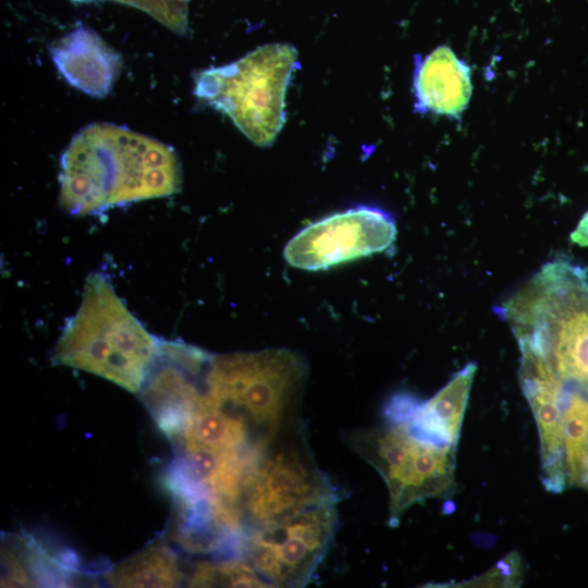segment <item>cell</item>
<instances>
[{
    "label": "cell",
    "instance_id": "cell-14",
    "mask_svg": "<svg viewBox=\"0 0 588 588\" xmlns=\"http://www.w3.org/2000/svg\"><path fill=\"white\" fill-rule=\"evenodd\" d=\"M105 578L112 587H175L183 573L175 552L159 539L111 567Z\"/></svg>",
    "mask_w": 588,
    "mask_h": 588
},
{
    "label": "cell",
    "instance_id": "cell-16",
    "mask_svg": "<svg viewBox=\"0 0 588 588\" xmlns=\"http://www.w3.org/2000/svg\"><path fill=\"white\" fill-rule=\"evenodd\" d=\"M90 1V0H76ZM130 4L150 14L171 30L184 35L187 30L188 0H112Z\"/></svg>",
    "mask_w": 588,
    "mask_h": 588
},
{
    "label": "cell",
    "instance_id": "cell-11",
    "mask_svg": "<svg viewBox=\"0 0 588 588\" xmlns=\"http://www.w3.org/2000/svg\"><path fill=\"white\" fill-rule=\"evenodd\" d=\"M476 370L475 363L467 364L422 403H416L406 395H396L388 406L387 415L389 418H406L426 437L457 446Z\"/></svg>",
    "mask_w": 588,
    "mask_h": 588
},
{
    "label": "cell",
    "instance_id": "cell-1",
    "mask_svg": "<svg viewBox=\"0 0 588 588\" xmlns=\"http://www.w3.org/2000/svg\"><path fill=\"white\" fill-rule=\"evenodd\" d=\"M181 164L168 145L109 123L84 127L61 158L60 206L70 215L160 198L180 191Z\"/></svg>",
    "mask_w": 588,
    "mask_h": 588
},
{
    "label": "cell",
    "instance_id": "cell-12",
    "mask_svg": "<svg viewBox=\"0 0 588 588\" xmlns=\"http://www.w3.org/2000/svg\"><path fill=\"white\" fill-rule=\"evenodd\" d=\"M414 88L418 109L458 117L471 96L470 69L450 47L440 46L417 65Z\"/></svg>",
    "mask_w": 588,
    "mask_h": 588
},
{
    "label": "cell",
    "instance_id": "cell-10",
    "mask_svg": "<svg viewBox=\"0 0 588 588\" xmlns=\"http://www.w3.org/2000/svg\"><path fill=\"white\" fill-rule=\"evenodd\" d=\"M50 56L69 84L95 98H102L111 90L122 66L120 54L84 26L56 41Z\"/></svg>",
    "mask_w": 588,
    "mask_h": 588
},
{
    "label": "cell",
    "instance_id": "cell-9",
    "mask_svg": "<svg viewBox=\"0 0 588 588\" xmlns=\"http://www.w3.org/2000/svg\"><path fill=\"white\" fill-rule=\"evenodd\" d=\"M396 233L395 221L388 212L357 207L304 228L285 245L283 255L292 267L321 270L383 252Z\"/></svg>",
    "mask_w": 588,
    "mask_h": 588
},
{
    "label": "cell",
    "instance_id": "cell-5",
    "mask_svg": "<svg viewBox=\"0 0 588 588\" xmlns=\"http://www.w3.org/2000/svg\"><path fill=\"white\" fill-rule=\"evenodd\" d=\"M346 441L384 480L390 526L415 503L446 497L455 488L456 446L426 437L406 418L354 430Z\"/></svg>",
    "mask_w": 588,
    "mask_h": 588
},
{
    "label": "cell",
    "instance_id": "cell-18",
    "mask_svg": "<svg viewBox=\"0 0 588 588\" xmlns=\"http://www.w3.org/2000/svg\"><path fill=\"white\" fill-rule=\"evenodd\" d=\"M571 241L583 247L588 246V211L583 216L577 226L572 232Z\"/></svg>",
    "mask_w": 588,
    "mask_h": 588
},
{
    "label": "cell",
    "instance_id": "cell-13",
    "mask_svg": "<svg viewBox=\"0 0 588 588\" xmlns=\"http://www.w3.org/2000/svg\"><path fill=\"white\" fill-rule=\"evenodd\" d=\"M249 422L210 402L201 391L182 433L174 440L177 446H201L211 450H243L264 437L252 440ZM266 437V436H265Z\"/></svg>",
    "mask_w": 588,
    "mask_h": 588
},
{
    "label": "cell",
    "instance_id": "cell-4",
    "mask_svg": "<svg viewBox=\"0 0 588 588\" xmlns=\"http://www.w3.org/2000/svg\"><path fill=\"white\" fill-rule=\"evenodd\" d=\"M306 377L299 354L268 348L210 355L200 384L210 402L272 433L284 426Z\"/></svg>",
    "mask_w": 588,
    "mask_h": 588
},
{
    "label": "cell",
    "instance_id": "cell-8",
    "mask_svg": "<svg viewBox=\"0 0 588 588\" xmlns=\"http://www.w3.org/2000/svg\"><path fill=\"white\" fill-rule=\"evenodd\" d=\"M278 431L265 446L245 488L243 509L254 525L314 506L335 505L338 501L336 488L311 460L301 437L278 442Z\"/></svg>",
    "mask_w": 588,
    "mask_h": 588
},
{
    "label": "cell",
    "instance_id": "cell-17",
    "mask_svg": "<svg viewBox=\"0 0 588 588\" xmlns=\"http://www.w3.org/2000/svg\"><path fill=\"white\" fill-rule=\"evenodd\" d=\"M516 552H511L486 574L473 578L465 586L515 587L522 580V562Z\"/></svg>",
    "mask_w": 588,
    "mask_h": 588
},
{
    "label": "cell",
    "instance_id": "cell-6",
    "mask_svg": "<svg viewBox=\"0 0 588 588\" xmlns=\"http://www.w3.org/2000/svg\"><path fill=\"white\" fill-rule=\"evenodd\" d=\"M296 62L292 46L266 45L199 73L195 94L226 114L254 144L269 146L284 123L285 91Z\"/></svg>",
    "mask_w": 588,
    "mask_h": 588
},
{
    "label": "cell",
    "instance_id": "cell-15",
    "mask_svg": "<svg viewBox=\"0 0 588 588\" xmlns=\"http://www.w3.org/2000/svg\"><path fill=\"white\" fill-rule=\"evenodd\" d=\"M187 584L189 587H270L246 560L241 559L200 562Z\"/></svg>",
    "mask_w": 588,
    "mask_h": 588
},
{
    "label": "cell",
    "instance_id": "cell-3",
    "mask_svg": "<svg viewBox=\"0 0 588 588\" xmlns=\"http://www.w3.org/2000/svg\"><path fill=\"white\" fill-rule=\"evenodd\" d=\"M161 341L127 309L109 280L91 273L76 314L57 342L52 362L137 393L154 369Z\"/></svg>",
    "mask_w": 588,
    "mask_h": 588
},
{
    "label": "cell",
    "instance_id": "cell-7",
    "mask_svg": "<svg viewBox=\"0 0 588 588\" xmlns=\"http://www.w3.org/2000/svg\"><path fill=\"white\" fill-rule=\"evenodd\" d=\"M336 525L334 505L305 509L255 525L241 550L269 584L303 587L328 552Z\"/></svg>",
    "mask_w": 588,
    "mask_h": 588
},
{
    "label": "cell",
    "instance_id": "cell-2",
    "mask_svg": "<svg viewBox=\"0 0 588 588\" xmlns=\"http://www.w3.org/2000/svg\"><path fill=\"white\" fill-rule=\"evenodd\" d=\"M498 313L518 343L541 353L559 380L588 394V273L567 259L546 264Z\"/></svg>",
    "mask_w": 588,
    "mask_h": 588
}]
</instances>
